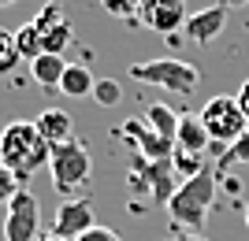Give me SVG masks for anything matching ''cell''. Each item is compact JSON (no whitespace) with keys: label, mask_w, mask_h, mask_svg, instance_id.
<instances>
[{"label":"cell","mask_w":249,"mask_h":241,"mask_svg":"<svg viewBox=\"0 0 249 241\" xmlns=\"http://www.w3.org/2000/svg\"><path fill=\"white\" fill-rule=\"evenodd\" d=\"M104 15H112V19H138V8H142V0H101Z\"/></svg>","instance_id":"cell-20"},{"label":"cell","mask_w":249,"mask_h":241,"mask_svg":"<svg viewBox=\"0 0 249 241\" xmlns=\"http://www.w3.org/2000/svg\"><path fill=\"white\" fill-rule=\"evenodd\" d=\"M8 4H15V0H0V8H8Z\"/></svg>","instance_id":"cell-29"},{"label":"cell","mask_w":249,"mask_h":241,"mask_svg":"<svg viewBox=\"0 0 249 241\" xmlns=\"http://www.w3.org/2000/svg\"><path fill=\"white\" fill-rule=\"evenodd\" d=\"M49 175H52V186H56V193H63V200L74 197V193H78V189L89 182V175H93V163H89V152H86L82 141L52 145Z\"/></svg>","instance_id":"cell-4"},{"label":"cell","mask_w":249,"mask_h":241,"mask_svg":"<svg viewBox=\"0 0 249 241\" xmlns=\"http://www.w3.org/2000/svg\"><path fill=\"white\" fill-rule=\"evenodd\" d=\"M130 78L142 85H156V89H167V93L190 96L197 89V67L186 60H175V56H160V60H145V63H130Z\"/></svg>","instance_id":"cell-3"},{"label":"cell","mask_w":249,"mask_h":241,"mask_svg":"<svg viewBox=\"0 0 249 241\" xmlns=\"http://www.w3.org/2000/svg\"><path fill=\"white\" fill-rule=\"evenodd\" d=\"M115 137L126 141V145L134 148V156H142V160H171L175 156V141L160 137L153 126H149V119H126V123L115 130Z\"/></svg>","instance_id":"cell-8"},{"label":"cell","mask_w":249,"mask_h":241,"mask_svg":"<svg viewBox=\"0 0 249 241\" xmlns=\"http://www.w3.org/2000/svg\"><path fill=\"white\" fill-rule=\"evenodd\" d=\"M246 226H249V204H246Z\"/></svg>","instance_id":"cell-30"},{"label":"cell","mask_w":249,"mask_h":241,"mask_svg":"<svg viewBox=\"0 0 249 241\" xmlns=\"http://www.w3.org/2000/svg\"><path fill=\"white\" fill-rule=\"evenodd\" d=\"M234 96H238L242 112H246V119H249V78H246V82H242V89H238V93H234Z\"/></svg>","instance_id":"cell-25"},{"label":"cell","mask_w":249,"mask_h":241,"mask_svg":"<svg viewBox=\"0 0 249 241\" xmlns=\"http://www.w3.org/2000/svg\"><path fill=\"white\" fill-rule=\"evenodd\" d=\"M186 19H190L186 0H142V8H138V22L153 33H164V37L182 30Z\"/></svg>","instance_id":"cell-9"},{"label":"cell","mask_w":249,"mask_h":241,"mask_svg":"<svg viewBox=\"0 0 249 241\" xmlns=\"http://www.w3.org/2000/svg\"><path fill=\"white\" fill-rule=\"evenodd\" d=\"M219 163H246V167H249V134H242L238 141L223 152V160H219Z\"/></svg>","instance_id":"cell-23"},{"label":"cell","mask_w":249,"mask_h":241,"mask_svg":"<svg viewBox=\"0 0 249 241\" xmlns=\"http://www.w3.org/2000/svg\"><path fill=\"white\" fill-rule=\"evenodd\" d=\"M145 119H149V126H153L160 137L175 141V134H178V115L171 112V104H164V100H153V104L145 108Z\"/></svg>","instance_id":"cell-16"},{"label":"cell","mask_w":249,"mask_h":241,"mask_svg":"<svg viewBox=\"0 0 249 241\" xmlns=\"http://www.w3.org/2000/svg\"><path fill=\"white\" fill-rule=\"evenodd\" d=\"M41 204L30 189L22 186L8 200V215H4V241H41Z\"/></svg>","instance_id":"cell-6"},{"label":"cell","mask_w":249,"mask_h":241,"mask_svg":"<svg viewBox=\"0 0 249 241\" xmlns=\"http://www.w3.org/2000/svg\"><path fill=\"white\" fill-rule=\"evenodd\" d=\"M212 204H216V163H205L197 175H190V178L178 182L164 208H167V215H171L175 226H182V230H201L208 223Z\"/></svg>","instance_id":"cell-2"},{"label":"cell","mask_w":249,"mask_h":241,"mask_svg":"<svg viewBox=\"0 0 249 241\" xmlns=\"http://www.w3.org/2000/svg\"><path fill=\"white\" fill-rule=\"evenodd\" d=\"M71 45H74V26H71V19L60 22V26H52L49 33H41V48H45L49 56H63Z\"/></svg>","instance_id":"cell-17"},{"label":"cell","mask_w":249,"mask_h":241,"mask_svg":"<svg viewBox=\"0 0 249 241\" xmlns=\"http://www.w3.org/2000/svg\"><path fill=\"white\" fill-rule=\"evenodd\" d=\"M119 96H123L119 82H108V78H104V82H97V85H93V100H97L101 108H112V104H119Z\"/></svg>","instance_id":"cell-21"},{"label":"cell","mask_w":249,"mask_h":241,"mask_svg":"<svg viewBox=\"0 0 249 241\" xmlns=\"http://www.w3.org/2000/svg\"><path fill=\"white\" fill-rule=\"evenodd\" d=\"M223 26H227V8L223 4H212V8H205V11H194L186 19V37H190V45H212L223 33Z\"/></svg>","instance_id":"cell-11"},{"label":"cell","mask_w":249,"mask_h":241,"mask_svg":"<svg viewBox=\"0 0 249 241\" xmlns=\"http://www.w3.org/2000/svg\"><path fill=\"white\" fill-rule=\"evenodd\" d=\"M63 71H67V63H63V56H49V52H41L37 60H30V78L41 89H60V78H63Z\"/></svg>","instance_id":"cell-14"},{"label":"cell","mask_w":249,"mask_h":241,"mask_svg":"<svg viewBox=\"0 0 249 241\" xmlns=\"http://www.w3.org/2000/svg\"><path fill=\"white\" fill-rule=\"evenodd\" d=\"M19 189H22V178H19L11 167H4V163H0V204H8Z\"/></svg>","instance_id":"cell-22"},{"label":"cell","mask_w":249,"mask_h":241,"mask_svg":"<svg viewBox=\"0 0 249 241\" xmlns=\"http://www.w3.org/2000/svg\"><path fill=\"white\" fill-rule=\"evenodd\" d=\"M41 241H67V238H56V234H45Z\"/></svg>","instance_id":"cell-28"},{"label":"cell","mask_w":249,"mask_h":241,"mask_svg":"<svg viewBox=\"0 0 249 241\" xmlns=\"http://www.w3.org/2000/svg\"><path fill=\"white\" fill-rule=\"evenodd\" d=\"M93 85H97V78H93V71H89L86 63H67V71H63V78H60V93L63 96H71V100L89 96Z\"/></svg>","instance_id":"cell-15"},{"label":"cell","mask_w":249,"mask_h":241,"mask_svg":"<svg viewBox=\"0 0 249 241\" xmlns=\"http://www.w3.org/2000/svg\"><path fill=\"white\" fill-rule=\"evenodd\" d=\"M78 241H123V238H119L112 226H101V223H97V226H89V230H86Z\"/></svg>","instance_id":"cell-24"},{"label":"cell","mask_w":249,"mask_h":241,"mask_svg":"<svg viewBox=\"0 0 249 241\" xmlns=\"http://www.w3.org/2000/svg\"><path fill=\"white\" fill-rule=\"evenodd\" d=\"M126 186L145 189V193H153V200L167 204L171 193H175V189H171L175 186V156L171 160H142V156H134V167L126 175Z\"/></svg>","instance_id":"cell-7"},{"label":"cell","mask_w":249,"mask_h":241,"mask_svg":"<svg viewBox=\"0 0 249 241\" xmlns=\"http://www.w3.org/2000/svg\"><path fill=\"white\" fill-rule=\"evenodd\" d=\"M15 45H19V56H22V60H37V56L45 52V48H41V33H37L34 22H26V26L15 30Z\"/></svg>","instance_id":"cell-18"},{"label":"cell","mask_w":249,"mask_h":241,"mask_svg":"<svg viewBox=\"0 0 249 241\" xmlns=\"http://www.w3.org/2000/svg\"><path fill=\"white\" fill-rule=\"evenodd\" d=\"M219 4H223V8L231 11V8H242V4H249V0H219Z\"/></svg>","instance_id":"cell-27"},{"label":"cell","mask_w":249,"mask_h":241,"mask_svg":"<svg viewBox=\"0 0 249 241\" xmlns=\"http://www.w3.org/2000/svg\"><path fill=\"white\" fill-rule=\"evenodd\" d=\"M167 241H208V238H201V234H182V238H167Z\"/></svg>","instance_id":"cell-26"},{"label":"cell","mask_w":249,"mask_h":241,"mask_svg":"<svg viewBox=\"0 0 249 241\" xmlns=\"http://www.w3.org/2000/svg\"><path fill=\"white\" fill-rule=\"evenodd\" d=\"M22 63L19 45H15V30H0V74H15V67Z\"/></svg>","instance_id":"cell-19"},{"label":"cell","mask_w":249,"mask_h":241,"mask_svg":"<svg viewBox=\"0 0 249 241\" xmlns=\"http://www.w3.org/2000/svg\"><path fill=\"white\" fill-rule=\"evenodd\" d=\"M89 226H97V215H93V200L86 197H67L56 208V215H52V230L56 238H67V241H78Z\"/></svg>","instance_id":"cell-10"},{"label":"cell","mask_w":249,"mask_h":241,"mask_svg":"<svg viewBox=\"0 0 249 241\" xmlns=\"http://www.w3.org/2000/svg\"><path fill=\"white\" fill-rule=\"evenodd\" d=\"M34 123H37V130H41V137L49 145H67V141H74V119L67 115L63 108H45Z\"/></svg>","instance_id":"cell-12"},{"label":"cell","mask_w":249,"mask_h":241,"mask_svg":"<svg viewBox=\"0 0 249 241\" xmlns=\"http://www.w3.org/2000/svg\"><path fill=\"white\" fill-rule=\"evenodd\" d=\"M49 156H52V145L41 137L34 119H15V123H8L0 130V163L11 167L22 182L34 171L49 167Z\"/></svg>","instance_id":"cell-1"},{"label":"cell","mask_w":249,"mask_h":241,"mask_svg":"<svg viewBox=\"0 0 249 241\" xmlns=\"http://www.w3.org/2000/svg\"><path fill=\"white\" fill-rule=\"evenodd\" d=\"M208 130L201 123V115H178V134H175V152H186V156H201L208 148Z\"/></svg>","instance_id":"cell-13"},{"label":"cell","mask_w":249,"mask_h":241,"mask_svg":"<svg viewBox=\"0 0 249 241\" xmlns=\"http://www.w3.org/2000/svg\"><path fill=\"white\" fill-rule=\"evenodd\" d=\"M201 123H205L208 137L219 141V145H234L242 134H249V119L242 112L238 96H212L205 108H201Z\"/></svg>","instance_id":"cell-5"}]
</instances>
